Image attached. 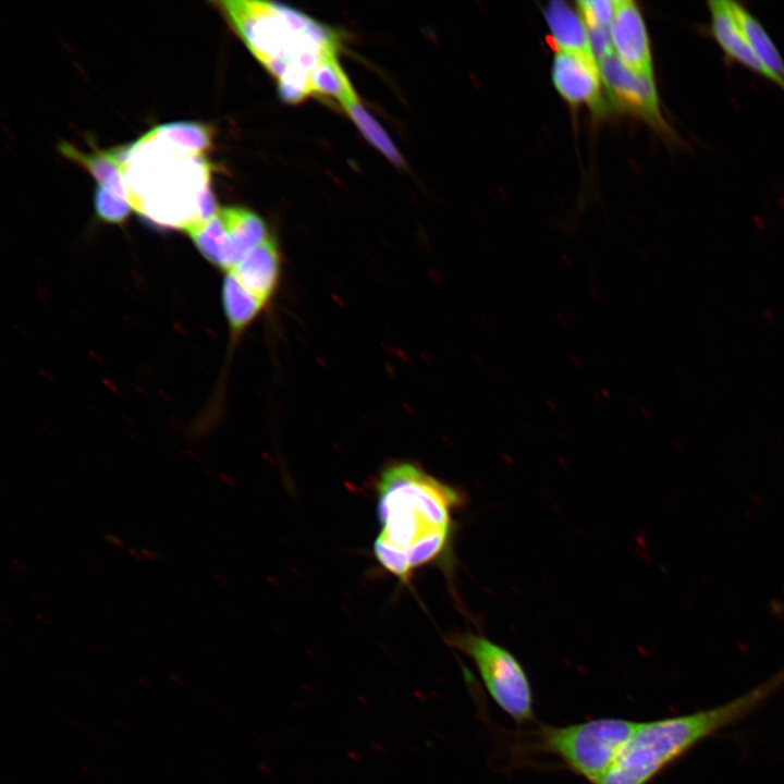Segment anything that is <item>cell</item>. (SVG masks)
<instances>
[{
	"instance_id": "obj_11",
	"label": "cell",
	"mask_w": 784,
	"mask_h": 784,
	"mask_svg": "<svg viewBox=\"0 0 784 784\" xmlns=\"http://www.w3.org/2000/svg\"><path fill=\"white\" fill-rule=\"evenodd\" d=\"M281 260L278 245L267 237L252 248L230 271L236 281L256 298L268 304L278 287Z\"/></svg>"
},
{
	"instance_id": "obj_9",
	"label": "cell",
	"mask_w": 784,
	"mask_h": 784,
	"mask_svg": "<svg viewBox=\"0 0 784 784\" xmlns=\"http://www.w3.org/2000/svg\"><path fill=\"white\" fill-rule=\"evenodd\" d=\"M551 77L560 96L569 105H586L596 113L603 111L602 78L597 60L555 51Z\"/></svg>"
},
{
	"instance_id": "obj_17",
	"label": "cell",
	"mask_w": 784,
	"mask_h": 784,
	"mask_svg": "<svg viewBox=\"0 0 784 784\" xmlns=\"http://www.w3.org/2000/svg\"><path fill=\"white\" fill-rule=\"evenodd\" d=\"M222 302L233 332L243 331L266 306L228 272L222 286Z\"/></svg>"
},
{
	"instance_id": "obj_4",
	"label": "cell",
	"mask_w": 784,
	"mask_h": 784,
	"mask_svg": "<svg viewBox=\"0 0 784 784\" xmlns=\"http://www.w3.org/2000/svg\"><path fill=\"white\" fill-rule=\"evenodd\" d=\"M217 4L250 52L277 79L292 68L310 73L338 49V45L310 32V17L282 4L238 0Z\"/></svg>"
},
{
	"instance_id": "obj_22",
	"label": "cell",
	"mask_w": 784,
	"mask_h": 784,
	"mask_svg": "<svg viewBox=\"0 0 784 784\" xmlns=\"http://www.w3.org/2000/svg\"><path fill=\"white\" fill-rule=\"evenodd\" d=\"M110 538H111V540H108V541H110L112 544H117L118 541L121 542V540L114 536L110 537Z\"/></svg>"
},
{
	"instance_id": "obj_19",
	"label": "cell",
	"mask_w": 784,
	"mask_h": 784,
	"mask_svg": "<svg viewBox=\"0 0 784 784\" xmlns=\"http://www.w3.org/2000/svg\"><path fill=\"white\" fill-rule=\"evenodd\" d=\"M343 108L368 142L397 167L405 166L401 154L391 142V138L379 123L363 108L359 100L350 102Z\"/></svg>"
},
{
	"instance_id": "obj_2",
	"label": "cell",
	"mask_w": 784,
	"mask_h": 784,
	"mask_svg": "<svg viewBox=\"0 0 784 784\" xmlns=\"http://www.w3.org/2000/svg\"><path fill=\"white\" fill-rule=\"evenodd\" d=\"M784 685V667L723 705L693 713L638 722L598 784H649L693 747L755 711Z\"/></svg>"
},
{
	"instance_id": "obj_18",
	"label": "cell",
	"mask_w": 784,
	"mask_h": 784,
	"mask_svg": "<svg viewBox=\"0 0 784 784\" xmlns=\"http://www.w3.org/2000/svg\"><path fill=\"white\" fill-rule=\"evenodd\" d=\"M309 83L313 94L333 97L343 107L358 100L335 54H329L318 62L309 73Z\"/></svg>"
},
{
	"instance_id": "obj_12",
	"label": "cell",
	"mask_w": 784,
	"mask_h": 784,
	"mask_svg": "<svg viewBox=\"0 0 784 784\" xmlns=\"http://www.w3.org/2000/svg\"><path fill=\"white\" fill-rule=\"evenodd\" d=\"M219 213L224 222L225 240L218 267L230 271L269 235L262 219L250 210L226 207L220 209Z\"/></svg>"
},
{
	"instance_id": "obj_3",
	"label": "cell",
	"mask_w": 784,
	"mask_h": 784,
	"mask_svg": "<svg viewBox=\"0 0 784 784\" xmlns=\"http://www.w3.org/2000/svg\"><path fill=\"white\" fill-rule=\"evenodd\" d=\"M210 164L149 133L122 151L127 200L147 220L187 231L198 223L199 201L210 187Z\"/></svg>"
},
{
	"instance_id": "obj_5",
	"label": "cell",
	"mask_w": 784,
	"mask_h": 784,
	"mask_svg": "<svg viewBox=\"0 0 784 784\" xmlns=\"http://www.w3.org/2000/svg\"><path fill=\"white\" fill-rule=\"evenodd\" d=\"M638 722L602 718L565 726L541 725L537 731L540 749L558 757L590 784H598L610 771Z\"/></svg>"
},
{
	"instance_id": "obj_8",
	"label": "cell",
	"mask_w": 784,
	"mask_h": 784,
	"mask_svg": "<svg viewBox=\"0 0 784 784\" xmlns=\"http://www.w3.org/2000/svg\"><path fill=\"white\" fill-rule=\"evenodd\" d=\"M610 37L612 50L624 66L654 77L649 35L641 11L634 1L617 0Z\"/></svg>"
},
{
	"instance_id": "obj_10",
	"label": "cell",
	"mask_w": 784,
	"mask_h": 784,
	"mask_svg": "<svg viewBox=\"0 0 784 784\" xmlns=\"http://www.w3.org/2000/svg\"><path fill=\"white\" fill-rule=\"evenodd\" d=\"M711 34L725 56L774 83L772 75L755 53L734 10V1L710 0Z\"/></svg>"
},
{
	"instance_id": "obj_1",
	"label": "cell",
	"mask_w": 784,
	"mask_h": 784,
	"mask_svg": "<svg viewBox=\"0 0 784 784\" xmlns=\"http://www.w3.org/2000/svg\"><path fill=\"white\" fill-rule=\"evenodd\" d=\"M461 503L452 487L419 466H388L377 482V515L381 526L373 543L377 561L403 581L438 558L449 540L451 514Z\"/></svg>"
},
{
	"instance_id": "obj_7",
	"label": "cell",
	"mask_w": 784,
	"mask_h": 784,
	"mask_svg": "<svg viewBox=\"0 0 784 784\" xmlns=\"http://www.w3.org/2000/svg\"><path fill=\"white\" fill-rule=\"evenodd\" d=\"M598 64L602 82L618 108L645 121L664 140L678 143L662 114L654 77L628 70L613 51L600 57Z\"/></svg>"
},
{
	"instance_id": "obj_20",
	"label": "cell",
	"mask_w": 784,
	"mask_h": 784,
	"mask_svg": "<svg viewBox=\"0 0 784 784\" xmlns=\"http://www.w3.org/2000/svg\"><path fill=\"white\" fill-rule=\"evenodd\" d=\"M94 204L97 217L108 223H122L132 210L127 199L102 187L96 189Z\"/></svg>"
},
{
	"instance_id": "obj_14",
	"label": "cell",
	"mask_w": 784,
	"mask_h": 784,
	"mask_svg": "<svg viewBox=\"0 0 784 784\" xmlns=\"http://www.w3.org/2000/svg\"><path fill=\"white\" fill-rule=\"evenodd\" d=\"M59 150L64 157L85 168L100 187L127 199L122 172V148L95 150L86 154L77 150L73 145L62 142Z\"/></svg>"
},
{
	"instance_id": "obj_13",
	"label": "cell",
	"mask_w": 784,
	"mask_h": 784,
	"mask_svg": "<svg viewBox=\"0 0 784 784\" xmlns=\"http://www.w3.org/2000/svg\"><path fill=\"white\" fill-rule=\"evenodd\" d=\"M543 15L549 27V42L555 51L597 60L589 30L578 11L564 1H552L544 8Z\"/></svg>"
},
{
	"instance_id": "obj_16",
	"label": "cell",
	"mask_w": 784,
	"mask_h": 784,
	"mask_svg": "<svg viewBox=\"0 0 784 784\" xmlns=\"http://www.w3.org/2000/svg\"><path fill=\"white\" fill-rule=\"evenodd\" d=\"M149 134L182 150L201 156L211 148L213 140L211 127L198 122L166 123L155 127Z\"/></svg>"
},
{
	"instance_id": "obj_6",
	"label": "cell",
	"mask_w": 784,
	"mask_h": 784,
	"mask_svg": "<svg viewBox=\"0 0 784 784\" xmlns=\"http://www.w3.org/2000/svg\"><path fill=\"white\" fill-rule=\"evenodd\" d=\"M450 644L471 659L490 697L506 714L517 723L534 720L532 688L513 653L474 633L455 635Z\"/></svg>"
},
{
	"instance_id": "obj_15",
	"label": "cell",
	"mask_w": 784,
	"mask_h": 784,
	"mask_svg": "<svg viewBox=\"0 0 784 784\" xmlns=\"http://www.w3.org/2000/svg\"><path fill=\"white\" fill-rule=\"evenodd\" d=\"M735 13L748 40L764 68L784 91V60L762 24L740 3L734 2Z\"/></svg>"
},
{
	"instance_id": "obj_21",
	"label": "cell",
	"mask_w": 784,
	"mask_h": 784,
	"mask_svg": "<svg viewBox=\"0 0 784 784\" xmlns=\"http://www.w3.org/2000/svg\"><path fill=\"white\" fill-rule=\"evenodd\" d=\"M577 11L588 30L610 28L617 0H581L577 1Z\"/></svg>"
}]
</instances>
